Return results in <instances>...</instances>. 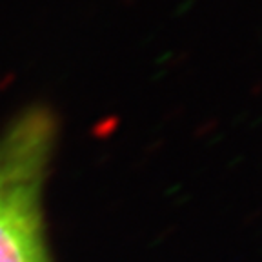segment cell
I'll return each instance as SVG.
<instances>
[{"instance_id": "obj_2", "label": "cell", "mask_w": 262, "mask_h": 262, "mask_svg": "<svg viewBox=\"0 0 262 262\" xmlns=\"http://www.w3.org/2000/svg\"><path fill=\"white\" fill-rule=\"evenodd\" d=\"M137 0H122V4L124 6H129V4H135Z\"/></svg>"}, {"instance_id": "obj_1", "label": "cell", "mask_w": 262, "mask_h": 262, "mask_svg": "<svg viewBox=\"0 0 262 262\" xmlns=\"http://www.w3.org/2000/svg\"><path fill=\"white\" fill-rule=\"evenodd\" d=\"M55 137L44 107L24 111L0 137V262H51L42 196Z\"/></svg>"}]
</instances>
